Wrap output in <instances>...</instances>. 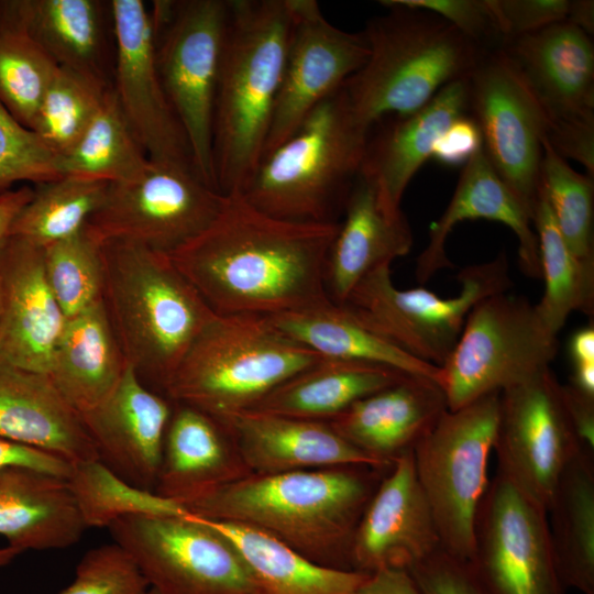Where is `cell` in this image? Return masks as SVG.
Segmentation results:
<instances>
[{"mask_svg": "<svg viewBox=\"0 0 594 594\" xmlns=\"http://www.w3.org/2000/svg\"><path fill=\"white\" fill-rule=\"evenodd\" d=\"M338 228L273 218L233 193L168 256L215 314L275 316L330 299L326 266Z\"/></svg>", "mask_w": 594, "mask_h": 594, "instance_id": "obj_1", "label": "cell"}, {"mask_svg": "<svg viewBox=\"0 0 594 594\" xmlns=\"http://www.w3.org/2000/svg\"><path fill=\"white\" fill-rule=\"evenodd\" d=\"M388 470L346 465L249 474L182 505L200 518L262 531L315 563L352 570L354 531Z\"/></svg>", "mask_w": 594, "mask_h": 594, "instance_id": "obj_2", "label": "cell"}, {"mask_svg": "<svg viewBox=\"0 0 594 594\" xmlns=\"http://www.w3.org/2000/svg\"><path fill=\"white\" fill-rule=\"evenodd\" d=\"M289 33V0H228L212 121L222 195L243 193L262 160Z\"/></svg>", "mask_w": 594, "mask_h": 594, "instance_id": "obj_3", "label": "cell"}, {"mask_svg": "<svg viewBox=\"0 0 594 594\" xmlns=\"http://www.w3.org/2000/svg\"><path fill=\"white\" fill-rule=\"evenodd\" d=\"M367 22L366 63L341 87L359 121L405 116L428 103L446 85L468 78L485 51L433 12L396 0Z\"/></svg>", "mask_w": 594, "mask_h": 594, "instance_id": "obj_4", "label": "cell"}, {"mask_svg": "<svg viewBox=\"0 0 594 594\" xmlns=\"http://www.w3.org/2000/svg\"><path fill=\"white\" fill-rule=\"evenodd\" d=\"M102 299L127 363L161 392L217 316L169 256L127 243L102 245Z\"/></svg>", "mask_w": 594, "mask_h": 594, "instance_id": "obj_5", "label": "cell"}, {"mask_svg": "<svg viewBox=\"0 0 594 594\" xmlns=\"http://www.w3.org/2000/svg\"><path fill=\"white\" fill-rule=\"evenodd\" d=\"M340 88L265 154L242 196L257 210L299 223H339L370 134Z\"/></svg>", "mask_w": 594, "mask_h": 594, "instance_id": "obj_6", "label": "cell"}, {"mask_svg": "<svg viewBox=\"0 0 594 594\" xmlns=\"http://www.w3.org/2000/svg\"><path fill=\"white\" fill-rule=\"evenodd\" d=\"M323 359L285 336L266 316L217 315L161 394L220 421L254 408L278 385Z\"/></svg>", "mask_w": 594, "mask_h": 594, "instance_id": "obj_7", "label": "cell"}, {"mask_svg": "<svg viewBox=\"0 0 594 594\" xmlns=\"http://www.w3.org/2000/svg\"><path fill=\"white\" fill-rule=\"evenodd\" d=\"M461 290L443 298L424 287L399 289L383 265L363 277L342 305L361 324L408 355L440 367L454 349L472 308L513 285L505 252L462 268Z\"/></svg>", "mask_w": 594, "mask_h": 594, "instance_id": "obj_8", "label": "cell"}, {"mask_svg": "<svg viewBox=\"0 0 594 594\" xmlns=\"http://www.w3.org/2000/svg\"><path fill=\"white\" fill-rule=\"evenodd\" d=\"M150 11L160 78L198 176L217 189L212 121L228 0H158Z\"/></svg>", "mask_w": 594, "mask_h": 594, "instance_id": "obj_9", "label": "cell"}, {"mask_svg": "<svg viewBox=\"0 0 594 594\" xmlns=\"http://www.w3.org/2000/svg\"><path fill=\"white\" fill-rule=\"evenodd\" d=\"M498 392L447 409L413 449L416 475L442 548L469 560L479 505L490 483Z\"/></svg>", "mask_w": 594, "mask_h": 594, "instance_id": "obj_10", "label": "cell"}, {"mask_svg": "<svg viewBox=\"0 0 594 594\" xmlns=\"http://www.w3.org/2000/svg\"><path fill=\"white\" fill-rule=\"evenodd\" d=\"M558 348L557 334L527 298L504 292L482 299L440 366L439 385L448 409L501 393L550 369Z\"/></svg>", "mask_w": 594, "mask_h": 594, "instance_id": "obj_11", "label": "cell"}, {"mask_svg": "<svg viewBox=\"0 0 594 594\" xmlns=\"http://www.w3.org/2000/svg\"><path fill=\"white\" fill-rule=\"evenodd\" d=\"M224 199L193 169L148 158L134 176L109 183L85 231L100 245L127 243L168 255L201 233Z\"/></svg>", "mask_w": 594, "mask_h": 594, "instance_id": "obj_12", "label": "cell"}, {"mask_svg": "<svg viewBox=\"0 0 594 594\" xmlns=\"http://www.w3.org/2000/svg\"><path fill=\"white\" fill-rule=\"evenodd\" d=\"M502 48L520 72L548 121L547 141L594 175V45L569 21L516 37Z\"/></svg>", "mask_w": 594, "mask_h": 594, "instance_id": "obj_13", "label": "cell"}, {"mask_svg": "<svg viewBox=\"0 0 594 594\" xmlns=\"http://www.w3.org/2000/svg\"><path fill=\"white\" fill-rule=\"evenodd\" d=\"M107 528L160 594H254L234 546L199 517L125 516Z\"/></svg>", "mask_w": 594, "mask_h": 594, "instance_id": "obj_14", "label": "cell"}, {"mask_svg": "<svg viewBox=\"0 0 594 594\" xmlns=\"http://www.w3.org/2000/svg\"><path fill=\"white\" fill-rule=\"evenodd\" d=\"M581 449L562 384L550 369L501 392L496 472L546 513L562 471Z\"/></svg>", "mask_w": 594, "mask_h": 594, "instance_id": "obj_15", "label": "cell"}, {"mask_svg": "<svg viewBox=\"0 0 594 594\" xmlns=\"http://www.w3.org/2000/svg\"><path fill=\"white\" fill-rule=\"evenodd\" d=\"M469 114L492 166L532 219L548 121L502 47L485 53L469 77Z\"/></svg>", "mask_w": 594, "mask_h": 594, "instance_id": "obj_16", "label": "cell"}, {"mask_svg": "<svg viewBox=\"0 0 594 594\" xmlns=\"http://www.w3.org/2000/svg\"><path fill=\"white\" fill-rule=\"evenodd\" d=\"M469 562L487 594H565L547 513L497 472L476 512Z\"/></svg>", "mask_w": 594, "mask_h": 594, "instance_id": "obj_17", "label": "cell"}, {"mask_svg": "<svg viewBox=\"0 0 594 594\" xmlns=\"http://www.w3.org/2000/svg\"><path fill=\"white\" fill-rule=\"evenodd\" d=\"M289 7L288 47L263 156L288 139L370 55L364 32L337 28L326 19L316 0H289Z\"/></svg>", "mask_w": 594, "mask_h": 594, "instance_id": "obj_18", "label": "cell"}, {"mask_svg": "<svg viewBox=\"0 0 594 594\" xmlns=\"http://www.w3.org/2000/svg\"><path fill=\"white\" fill-rule=\"evenodd\" d=\"M111 7L112 90L124 118L150 160L178 164L197 174L186 133L160 78L147 7L141 0H111Z\"/></svg>", "mask_w": 594, "mask_h": 594, "instance_id": "obj_19", "label": "cell"}, {"mask_svg": "<svg viewBox=\"0 0 594 594\" xmlns=\"http://www.w3.org/2000/svg\"><path fill=\"white\" fill-rule=\"evenodd\" d=\"M440 548L410 450L394 460L369 501L353 535L351 569L363 573L408 570Z\"/></svg>", "mask_w": 594, "mask_h": 594, "instance_id": "obj_20", "label": "cell"}, {"mask_svg": "<svg viewBox=\"0 0 594 594\" xmlns=\"http://www.w3.org/2000/svg\"><path fill=\"white\" fill-rule=\"evenodd\" d=\"M173 403L128 363L118 385L80 415L98 460L125 482L155 492Z\"/></svg>", "mask_w": 594, "mask_h": 594, "instance_id": "obj_21", "label": "cell"}, {"mask_svg": "<svg viewBox=\"0 0 594 594\" xmlns=\"http://www.w3.org/2000/svg\"><path fill=\"white\" fill-rule=\"evenodd\" d=\"M0 360L47 374L66 322L44 270V251L11 235L0 250Z\"/></svg>", "mask_w": 594, "mask_h": 594, "instance_id": "obj_22", "label": "cell"}, {"mask_svg": "<svg viewBox=\"0 0 594 594\" xmlns=\"http://www.w3.org/2000/svg\"><path fill=\"white\" fill-rule=\"evenodd\" d=\"M220 422L231 435L251 474L346 465L392 468L345 441L328 421L245 410Z\"/></svg>", "mask_w": 594, "mask_h": 594, "instance_id": "obj_23", "label": "cell"}, {"mask_svg": "<svg viewBox=\"0 0 594 594\" xmlns=\"http://www.w3.org/2000/svg\"><path fill=\"white\" fill-rule=\"evenodd\" d=\"M497 221L513 230L518 240V262L526 276L541 278L539 244L531 218L502 180L483 146L463 166L453 196L441 217L429 228V241L417 257L416 278L427 283L438 271L452 267L446 252L447 239L464 220Z\"/></svg>", "mask_w": 594, "mask_h": 594, "instance_id": "obj_24", "label": "cell"}, {"mask_svg": "<svg viewBox=\"0 0 594 594\" xmlns=\"http://www.w3.org/2000/svg\"><path fill=\"white\" fill-rule=\"evenodd\" d=\"M447 409L444 392L437 382L409 375L355 402L328 422L353 447L392 466Z\"/></svg>", "mask_w": 594, "mask_h": 594, "instance_id": "obj_25", "label": "cell"}, {"mask_svg": "<svg viewBox=\"0 0 594 594\" xmlns=\"http://www.w3.org/2000/svg\"><path fill=\"white\" fill-rule=\"evenodd\" d=\"M469 77L446 85L415 112L371 128L360 173L375 183L389 208L400 210L404 191L435 142L454 119L469 114Z\"/></svg>", "mask_w": 594, "mask_h": 594, "instance_id": "obj_26", "label": "cell"}, {"mask_svg": "<svg viewBox=\"0 0 594 594\" xmlns=\"http://www.w3.org/2000/svg\"><path fill=\"white\" fill-rule=\"evenodd\" d=\"M326 266L329 298L342 304L369 273L408 254L414 237L402 210L389 208L375 183L359 174Z\"/></svg>", "mask_w": 594, "mask_h": 594, "instance_id": "obj_27", "label": "cell"}, {"mask_svg": "<svg viewBox=\"0 0 594 594\" xmlns=\"http://www.w3.org/2000/svg\"><path fill=\"white\" fill-rule=\"evenodd\" d=\"M29 35L58 66L112 88L116 37L111 0H9Z\"/></svg>", "mask_w": 594, "mask_h": 594, "instance_id": "obj_28", "label": "cell"}, {"mask_svg": "<svg viewBox=\"0 0 594 594\" xmlns=\"http://www.w3.org/2000/svg\"><path fill=\"white\" fill-rule=\"evenodd\" d=\"M0 438L48 452L70 465L98 460L80 415L50 376L2 360Z\"/></svg>", "mask_w": 594, "mask_h": 594, "instance_id": "obj_29", "label": "cell"}, {"mask_svg": "<svg viewBox=\"0 0 594 594\" xmlns=\"http://www.w3.org/2000/svg\"><path fill=\"white\" fill-rule=\"evenodd\" d=\"M251 474L226 427L173 403L155 492L183 503Z\"/></svg>", "mask_w": 594, "mask_h": 594, "instance_id": "obj_30", "label": "cell"}, {"mask_svg": "<svg viewBox=\"0 0 594 594\" xmlns=\"http://www.w3.org/2000/svg\"><path fill=\"white\" fill-rule=\"evenodd\" d=\"M85 529L66 480L26 468L0 470V536L8 546L64 549Z\"/></svg>", "mask_w": 594, "mask_h": 594, "instance_id": "obj_31", "label": "cell"}, {"mask_svg": "<svg viewBox=\"0 0 594 594\" xmlns=\"http://www.w3.org/2000/svg\"><path fill=\"white\" fill-rule=\"evenodd\" d=\"M127 365L101 299L66 319L47 375L81 415L108 397Z\"/></svg>", "mask_w": 594, "mask_h": 594, "instance_id": "obj_32", "label": "cell"}, {"mask_svg": "<svg viewBox=\"0 0 594 594\" xmlns=\"http://www.w3.org/2000/svg\"><path fill=\"white\" fill-rule=\"evenodd\" d=\"M407 376L380 364L323 359L278 385L250 410L329 421L355 402Z\"/></svg>", "mask_w": 594, "mask_h": 594, "instance_id": "obj_33", "label": "cell"}, {"mask_svg": "<svg viewBox=\"0 0 594 594\" xmlns=\"http://www.w3.org/2000/svg\"><path fill=\"white\" fill-rule=\"evenodd\" d=\"M267 318L285 336L324 359L380 364L409 375L428 377L439 384L440 367L394 346L331 299Z\"/></svg>", "mask_w": 594, "mask_h": 594, "instance_id": "obj_34", "label": "cell"}, {"mask_svg": "<svg viewBox=\"0 0 594 594\" xmlns=\"http://www.w3.org/2000/svg\"><path fill=\"white\" fill-rule=\"evenodd\" d=\"M550 540L565 588L594 594V452L566 464L547 508Z\"/></svg>", "mask_w": 594, "mask_h": 594, "instance_id": "obj_35", "label": "cell"}, {"mask_svg": "<svg viewBox=\"0 0 594 594\" xmlns=\"http://www.w3.org/2000/svg\"><path fill=\"white\" fill-rule=\"evenodd\" d=\"M201 519L234 546L246 566L254 594H348L369 574L315 563L246 526Z\"/></svg>", "mask_w": 594, "mask_h": 594, "instance_id": "obj_36", "label": "cell"}, {"mask_svg": "<svg viewBox=\"0 0 594 594\" xmlns=\"http://www.w3.org/2000/svg\"><path fill=\"white\" fill-rule=\"evenodd\" d=\"M531 222L544 280L543 295L535 307L547 328L558 336L573 311L594 314V261L580 258L568 248L540 188Z\"/></svg>", "mask_w": 594, "mask_h": 594, "instance_id": "obj_37", "label": "cell"}, {"mask_svg": "<svg viewBox=\"0 0 594 594\" xmlns=\"http://www.w3.org/2000/svg\"><path fill=\"white\" fill-rule=\"evenodd\" d=\"M147 161L111 88L81 138L59 158V169L63 176L117 183L138 174Z\"/></svg>", "mask_w": 594, "mask_h": 594, "instance_id": "obj_38", "label": "cell"}, {"mask_svg": "<svg viewBox=\"0 0 594 594\" xmlns=\"http://www.w3.org/2000/svg\"><path fill=\"white\" fill-rule=\"evenodd\" d=\"M108 185L74 176L37 184L15 218L11 235L45 248L80 233L100 206Z\"/></svg>", "mask_w": 594, "mask_h": 594, "instance_id": "obj_39", "label": "cell"}, {"mask_svg": "<svg viewBox=\"0 0 594 594\" xmlns=\"http://www.w3.org/2000/svg\"><path fill=\"white\" fill-rule=\"evenodd\" d=\"M66 482L86 528H105L125 516L182 517L190 514L174 499L125 482L99 460L73 465Z\"/></svg>", "mask_w": 594, "mask_h": 594, "instance_id": "obj_40", "label": "cell"}, {"mask_svg": "<svg viewBox=\"0 0 594 594\" xmlns=\"http://www.w3.org/2000/svg\"><path fill=\"white\" fill-rule=\"evenodd\" d=\"M57 65L29 35L9 0H0V102L31 129Z\"/></svg>", "mask_w": 594, "mask_h": 594, "instance_id": "obj_41", "label": "cell"}, {"mask_svg": "<svg viewBox=\"0 0 594 594\" xmlns=\"http://www.w3.org/2000/svg\"><path fill=\"white\" fill-rule=\"evenodd\" d=\"M110 89L74 70L57 67L31 130L61 158L81 138Z\"/></svg>", "mask_w": 594, "mask_h": 594, "instance_id": "obj_42", "label": "cell"}, {"mask_svg": "<svg viewBox=\"0 0 594 594\" xmlns=\"http://www.w3.org/2000/svg\"><path fill=\"white\" fill-rule=\"evenodd\" d=\"M542 146L540 190L550 207L556 227L574 255L594 261L593 178L575 172L547 139Z\"/></svg>", "mask_w": 594, "mask_h": 594, "instance_id": "obj_43", "label": "cell"}, {"mask_svg": "<svg viewBox=\"0 0 594 594\" xmlns=\"http://www.w3.org/2000/svg\"><path fill=\"white\" fill-rule=\"evenodd\" d=\"M44 251L48 286L66 318L102 299L105 264L102 245L84 229Z\"/></svg>", "mask_w": 594, "mask_h": 594, "instance_id": "obj_44", "label": "cell"}, {"mask_svg": "<svg viewBox=\"0 0 594 594\" xmlns=\"http://www.w3.org/2000/svg\"><path fill=\"white\" fill-rule=\"evenodd\" d=\"M62 176L59 157L0 102V194L19 182L37 185Z\"/></svg>", "mask_w": 594, "mask_h": 594, "instance_id": "obj_45", "label": "cell"}, {"mask_svg": "<svg viewBox=\"0 0 594 594\" xmlns=\"http://www.w3.org/2000/svg\"><path fill=\"white\" fill-rule=\"evenodd\" d=\"M147 588L131 557L112 543L86 552L73 582L59 594H143Z\"/></svg>", "mask_w": 594, "mask_h": 594, "instance_id": "obj_46", "label": "cell"}, {"mask_svg": "<svg viewBox=\"0 0 594 594\" xmlns=\"http://www.w3.org/2000/svg\"><path fill=\"white\" fill-rule=\"evenodd\" d=\"M399 4L433 12L485 51L504 44L490 0H396Z\"/></svg>", "mask_w": 594, "mask_h": 594, "instance_id": "obj_47", "label": "cell"}, {"mask_svg": "<svg viewBox=\"0 0 594 594\" xmlns=\"http://www.w3.org/2000/svg\"><path fill=\"white\" fill-rule=\"evenodd\" d=\"M421 594H487L469 560L440 548L407 570Z\"/></svg>", "mask_w": 594, "mask_h": 594, "instance_id": "obj_48", "label": "cell"}, {"mask_svg": "<svg viewBox=\"0 0 594 594\" xmlns=\"http://www.w3.org/2000/svg\"><path fill=\"white\" fill-rule=\"evenodd\" d=\"M490 1L504 44L552 24L568 21L572 7V0Z\"/></svg>", "mask_w": 594, "mask_h": 594, "instance_id": "obj_49", "label": "cell"}, {"mask_svg": "<svg viewBox=\"0 0 594 594\" xmlns=\"http://www.w3.org/2000/svg\"><path fill=\"white\" fill-rule=\"evenodd\" d=\"M483 146L479 125L470 114L454 119L435 142L431 157L447 166H464Z\"/></svg>", "mask_w": 594, "mask_h": 594, "instance_id": "obj_50", "label": "cell"}, {"mask_svg": "<svg viewBox=\"0 0 594 594\" xmlns=\"http://www.w3.org/2000/svg\"><path fill=\"white\" fill-rule=\"evenodd\" d=\"M26 468L66 480L73 465L38 449L0 438V470Z\"/></svg>", "mask_w": 594, "mask_h": 594, "instance_id": "obj_51", "label": "cell"}, {"mask_svg": "<svg viewBox=\"0 0 594 594\" xmlns=\"http://www.w3.org/2000/svg\"><path fill=\"white\" fill-rule=\"evenodd\" d=\"M564 404L581 446L594 452V396L562 385Z\"/></svg>", "mask_w": 594, "mask_h": 594, "instance_id": "obj_52", "label": "cell"}, {"mask_svg": "<svg viewBox=\"0 0 594 594\" xmlns=\"http://www.w3.org/2000/svg\"><path fill=\"white\" fill-rule=\"evenodd\" d=\"M348 594H421L405 569H382L369 573Z\"/></svg>", "mask_w": 594, "mask_h": 594, "instance_id": "obj_53", "label": "cell"}, {"mask_svg": "<svg viewBox=\"0 0 594 594\" xmlns=\"http://www.w3.org/2000/svg\"><path fill=\"white\" fill-rule=\"evenodd\" d=\"M33 196V188L22 186L0 194V250L11 237L13 222Z\"/></svg>", "mask_w": 594, "mask_h": 594, "instance_id": "obj_54", "label": "cell"}, {"mask_svg": "<svg viewBox=\"0 0 594 594\" xmlns=\"http://www.w3.org/2000/svg\"><path fill=\"white\" fill-rule=\"evenodd\" d=\"M569 352L573 365L594 363V328L592 324L581 328L572 334Z\"/></svg>", "mask_w": 594, "mask_h": 594, "instance_id": "obj_55", "label": "cell"}, {"mask_svg": "<svg viewBox=\"0 0 594 594\" xmlns=\"http://www.w3.org/2000/svg\"><path fill=\"white\" fill-rule=\"evenodd\" d=\"M568 21L592 35L594 31V2L592 0H572Z\"/></svg>", "mask_w": 594, "mask_h": 594, "instance_id": "obj_56", "label": "cell"}, {"mask_svg": "<svg viewBox=\"0 0 594 594\" xmlns=\"http://www.w3.org/2000/svg\"><path fill=\"white\" fill-rule=\"evenodd\" d=\"M21 553H23L21 550L11 546L0 548V568L11 563Z\"/></svg>", "mask_w": 594, "mask_h": 594, "instance_id": "obj_57", "label": "cell"}, {"mask_svg": "<svg viewBox=\"0 0 594 594\" xmlns=\"http://www.w3.org/2000/svg\"><path fill=\"white\" fill-rule=\"evenodd\" d=\"M143 594H160V593L148 586V588Z\"/></svg>", "mask_w": 594, "mask_h": 594, "instance_id": "obj_58", "label": "cell"}, {"mask_svg": "<svg viewBox=\"0 0 594 594\" xmlns=\"http://www.w3.org/2000/svg\"><path fill=\"white\" fill-rule=\"evenodd\" d=\"M1 302H2V293H1V283H0V311H1Z\"/></svg>", "mask_w": 594, "mask_h": 594, "instance_id": "obj_59", "label": "cell"}]
</instances>
